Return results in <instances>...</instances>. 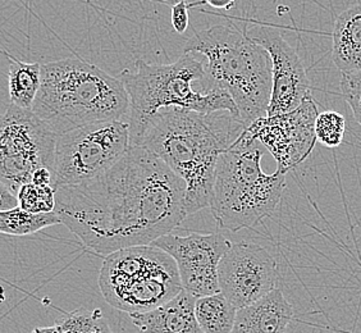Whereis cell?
<instances>
[{"instance_id":"cell-27","label":"cell","mask_w":361,"mask_h":333,"mask_svg":"<svg viewBox=\"0 0 361 333\" xmlns=\"http://www.w3.org/2000/svg\"><path fill=\"white\" fill-rule=\"evenodd\" d=\"M16 207H18L17 198L0 182V210H8Z\"/></svg>"},{"instance_id":"cell-18","label":"cell","mask_w":361,"mask_h":333,"mask_svg":"<svg viewBox=\"0 0 361 333\" xmlns=\"http://www.w3.org/2000/svg\"><path fill=\"white\" fill-rule=\"evenodd\" d=\"M237 309L222 293L196 298L195 317L202 333H231Z\"/></svg>"},{"instance_id":"cell-11","label":"cell","mask_w":361,"mask_h":333,"mask_svg":"<svg viewBox=\"0 0 361 333\" xmlns=\"http://www.w3.org/2000/svg\"><path fill=\"white\" fill-rule=\"evenodd\" d=\"M277 281L276 259L257 243H232L218 265L219 292L237 310L276 290Z\"/></svg>"},{"instance_id":"cell-23","label":"cell","mask_w":361,"mask_h":333,"mask_svg":"<svg viewBox=\"0 0 361 333\" xmlns=\"http://www.w3.org/2000/svg\"><path fill=\"white\" fill-rule=\"evenodd\" d=\"M341 89L351 111L354 113L355 119L361 126V72L342 73Z\"/></svg>"},{"instance_id":"cell-26","label":"cell","mask_w":361,"mask_h":333,"mask_svg":"<svg viewBox=\"0 0 361 333\" xmlns=\"http://www.w3.org/2000/svg\"><path fill=\"white\" fill-rule=\"evenodd\" d=\"M31 183H34L36 186H51L53 188V172L48 168L36 169L31 177Z\"/></svg>"},{"instance_id":"cell-19","label":"cell","mask_w":361,"mask_h":333,"mask_svg":"<svg viewBox=\"0 0 361 333\" xmlns=\"http://www.w3.org/2000/svg\"><path fill=\"white\" fill-rule=\"evenodd\" d=\"M56 224H61V221L54 212L31 214L20 207L0 210V234L8 236H27Z\"/></svg>"},{"instance_id":"cell-5","label":"cell","mask_w":361,"mask_h":333,"mask_svg":"<svg viewBox=\"0 0 361 333\" xmlns=\"http://www.w3.org/2000/svg\"><path fill=\"white\" fill-rule=\"evenodd\" d=\"M136 71L123 70L119 80L123 83L128 107L130 146L139 145L147 121L164 108H182L209 114L214 111H229L238 117L233 100L207 80L202 91H195V81H205V67L192 54H183L171 64H149L136 61ZM240 119V117H238Z\"/></svg>"},{"instance_id":"cell-12","label":"cell","mask_w":361,"mask_h":333,"mask_svg":"<svg viewBox=\"0 0 361 333\" xmlns=\"http://www.w3.org/2000/svg\"><path fill=\"white\" fill-rule=\"evenodd\" d=\"M166 251L177 265L180 285L195 298L219 293L218 265L232 243L222 234H169L152 243Z\"/></svg>"},{"instance_id":"cell-13","label":"cell","mask_w":361,"mask_h":333,"mask_svg":"<svg viewBox=\"0 0 361 333\" xmlns=\"http://www.w3.org/2000/svg\"><path fill=\"white\" fill-rule=\"evenodd\" d=\"M246 36L268 52L271 61V94L267 117L295 111L312 97V83L296 50L286 42L277 28L254 22Z\"/></svg>"},{"instance_id":"cell-15","label":"cell","mask_w":361,"mask_h":333,"mask_svg":"<svg viewBox=\"0 0 361 333\" xmlns=\"http://www.w3.org/2000/svg\"><path fill=\"white\" fill-rule=\"evenodd\" d=\"M293 318V308L279 289L257 303L238 309L231 333H286Z\"/></svg>"},{"instance_id":"cell-21","label":"cell","mask_w":361,"mask_h":333,"mask_svg":"<svg viewBox=\"0 0 361 333\" xmlns=\"http://www.w3.org/2000/svg\"><path fill=\"white\" fill-rule=\"evenodd\" d=\"M61 333H111L102 310H76L56 322Z\"/></svg>"},{"instance_id":"cell-20","label":"cell","mask_w":361,"mask_h":333,"mask_svg":"<svg viewBox=\"0 0 361 333\" xmlns=\"http://www.w3.org/2000/svg\"><path fill=\"white\" fill-rule=\"evenodd\" d=\"M18 207L31 214L53 213L56 208V190L51 186H36L28 182L16 195Z\"/></svg>"},{"instance_id":"cell-9","label":"cell","mask_w":361,"mask_h":333,"mask_svg":"<svg viewBox=\"0 0 361 333\" xmlns=\"http://www.w3.org/2000/svg\"><path fill=\"white\" fill-rule=\"evenodd\" d=\"M56 138L31 109L11 104L0 119V182L14 196L36 169L54 171Z\"/></svg>"},{"instance_id":"cell-7","label":"cell","mask_w":361,"mask_h":333,"mask_svg":"<svg viewBox=\"0 0 361 333\" xmlns=\"http://www.w3.org/2000/svg\"><path fill=\"white\" fill-rule=\"evenodd\" d=\"M97 282L105 301L128 314L150 312L183 290L173 259L153 245L106 255Z\"/></svg>"},{"instance_id":"cell-8","label":"cell","mask_w":361,"mask_h":333,"mask_svg":"<svg viewBox=\"0 0 361 333\" xmlns=\"http://www.w3.org/2000/svg\"><path fill=\"white\" fill-rule=\"evenodd\" d=\"M128 125L104 121L66 132L56 138L53 188L94 180L117 164L130 149Z\"/></svg>"},{"instance_id":"cell-22","label":"cell","mask_w":361,"mask_h":333,"mask_svg":"<svg viewBox=\"0 0 361 333\" xmlns=\"http://www.w3.org/2000/svg\"><path fill=\"white\" fill-rule=\"evenodd\" d=\"M346 119L336 111H322L315 121L317 143L326 147H338L345 138Z\"/></svg>"},{"instance_id":"cell-10","label":"cell","mask_w":361,"mask_h":333,"mask_svg":"<svg viewBox=\"0 0 361 333\" xmlns=\"http://www.w3.org/2000/svg\"><path fill=\"white\" fill-rule=\"evenodd\" d=\"M318 114V105L312 95L295 111L273 117L265 116L246 127V131L271 154L278 171L287 174L313 152Z\"/></svg>"},{"instance_id":"cell-25","label":"cell","mask_w":361,"mask_h":333,"mask_svg":"<svg viewBox=\"0 0 361 333\" xmlns=\"http://www.w3.org/2000/svg\"><path fill=\"white\" fill-rule=\"evenodd\" d=\"M11 97H9V91H8V76L0 70V119L7 113L9 107H11Z\"/></svg>"},{"instance_id":"cell-28","label":"cell","mask_w":361,"mask_h":333,"mask_svg":"<svg viewBox=\"0 0 361 333\" xmlns=\"http://www.w3.org/2000/svg\"><path fill=\"white\" fill-rule=\"evenodd\" d=\"M30 333H61L56 325L51 327H37L32 332Z\"/></svg>"},{"instance_id":"cell-3","label":"cell","mask_w":361,"mask_h":333,"mask_svg":"<svg viewBox=\"0 0 361 333\" xmlns=\"http://www.w3.org/2000/svg\"><path fill=\"white\" fill-rule=\"evenodd\" d=\"M130 100L122 81L78 58L42 64L32 111L56 136L104 121H122Z\"/></svg>"},{"instance_id":"cell-17","label":"cell","mask_w":361,"mask_h":333,"mask_svg":"<svg viewBox=\"0 0 361 333\" xmlns=\"http://www.w3.org/2000/svg\"><path fill=\"white\" fill-rule=\"evenodd\" d=\"M0 54L8 61V91L11 103L21 109L32 111L42 85V64L23 62L6 50H0Z\"/></svg>"},{"instance_id":"cell-24","label":"cell","mask_w":361,"mask_h":333,"mask_svg":"<svg viewBox=\"0 0 361 333\" xmlns=\"http://www.w3.org/2000/svg\"><path fill=\"white\" fill-rule=\"evenodd\" d=\"M204 3H186V1H178L172 4V11H171V18H172V26L178 34L186 32L188 28V9L202 6Z\"/></svg>"},{"instance_id":"cell-29","label":"cell","mask_w":361,"mask_h":333,"mask_svg":"<svg viewBox=\"0 0 361 333\" xmlns=\"http://www.w3.org/2000/svg\"><path fill=\"white\" fill-rule=\"evenodd\" d=\"M207 4L210 6V7L214 8H231L233 7V4H235V3H233V1H232V3H231V1H229V3H216V1H207Z\"/></svg>"},{"instance_id":"cell-14","label":"cell","mask_w":361,"mask_h":333,"mask_svg":"<svg viewBox=\"0 0 361 333\" xmlns=\"http://www.w3.org/2000/svg\"><path fill=\"white\" fill-rule=\"evenodd\" d=\"M196 298L188 291L146 313L130 314L133 326L142 333H202L195 317Z\"/></svg>"},{"instance_id":"cell-6","label":"cell","mask_w":361,"mask_h":333,"mask_svg":"<svg viewBox=\"0 0 361 333\" xmlns=\"http://www.w3.org/2000/svg\"><path fill=\"white\" fill-rule=\"evenodd\" d=\"M263 155L260 144L245 130L219 157L209 204L218 227L231 232L252 229L277 209L286 174L263 172Z\"/></svg>"},{"instance_id":"cell-1","label":"cell","mask_w":361,"mask_h":333,"mask_svg":"<svg viewBox=\"0 0 361 333\" xmlns=\"http://www.w3.org/2000/svg\"><path fill=\"white\" fill-rule=\"evenodd\" d=\"M186 185L159 158L131 146L94 180L56 190L54 213L99 255L152 245L188 215Z\"/></svg>"},{"instance_id":"cell-4","label":"cell","mask_w":361,"mask_h":333,"mask_svg":"<svg viewBox=\"0 0 361 333\" xmlns=\"http://www.w3.org/2000/svg\"><path fill=\"white\" fill-rule=\"evenodd\" d=\"M183 52L205 56L208 83L228 94L245 127L267 116L271 94V56L245 31L216 25L190 37Z\"/></svg>"},{"instance_id":"cell-2","label":"cell","mask_w":361,"mask_h":333,"mask_svg":"<svg viewBox=\"0 0 361 333\" xmlns=\"http://www.w3.org/2000/svg\"><path fill=\"white\" fill-rule=\"evenodd\" d=\"M245 130L243 121L229 111L202 114L171 107L147 121L137 146L185 182L188 217L209 208L218 159Z\"/></svg>"},{"instance_id":"cell-16","label":"cell","mask_w":361,"mask_h":333,"mask_svg":"<svg viewBox=\"0 0 361 333\" xmlns=\"http://www.w3.org/2000/svg\"><path fill=\"white\" fill-rule=\"evenodd\" d=\"M332 56L341 73L361 72V3L345 9L336 18Z\"/></svg>"}]
</instances>
